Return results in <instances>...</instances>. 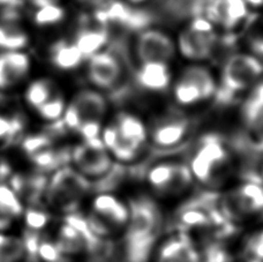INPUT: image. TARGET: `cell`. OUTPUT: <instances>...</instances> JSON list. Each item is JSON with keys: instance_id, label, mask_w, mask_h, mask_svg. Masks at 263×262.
<instances>
[{"instance_id": "obj_21", "label": "cell", "mask_w": 263, "mask_h": 262, "mask_svg": "<svg viewBox=\"0 0 263 262\" xmlns=\"http://www.w3.org/2000/svg\"><path fill=\"white\" fill-rule=\"evenodd\" d=\"M102 141L104 143L107 152L110 153V155L116 158L118 161L123 162H129L133 161L134 158L138 156L139 149L134 148L127 143L125 140L120 137L119 133L117 132L114 124L109 126L102 130Z\"/></svg>"}, {"instance_id": "obj_43", "label": "cell", "mask_w": 263, "mask_h": 262, "mask_svg": "<svg viewBox=\"0 0 263 262\" xmlns=\"http://www.w3.org/2000/svg\"><path fill=\"white\" fill-rule=\"evenodd\" d=\"M84 3H92V4H102L104 3L105 0H82Z\"/></svg>"}, {"instance_id": "obj_3", "label": "cell", "mask_w": 263, "mask_h": 262, "mask_svg": "<svg viewBox=\"0 0 263 262\" xmlns=\"http://www.w3.org/2000/svg\"><path fill=\"white\" fill-rule=\"evenodd\" d=\"M106 111V103L102 95L95 91L80 92L64 112L65 125L83 139L100 137L102 120Z\"/></svg>"}, {"instance_id": "obj_25", "label": "cell", "mask_w": 263, "mask_h": 262, "mask_svg": "<svg viewBox=\"0 0 263 262\" xmlns=\"http://www.w3.org/2000/svg\"><path fill=\"white\" fill-rule=\"evenodd\" d=\"M27 253L25 240L0 232V262H18Z\"/></svg>"}, {"instance_id": "obj_28", "label": "cell", "mask_w": 263, "mask_h": 262, "mask_svg": "<svg viewBox=\"0 0 263 262\" xmlns=\"http://www.w3.org/2000/svg\"><path fill=\"white\" fill-rule=\"evenodd\" d=\"M181 80L193 83L194 86L199 88L202 96L205 98H209L214 95L215 92V82L211 78L210 73L206 69L195 66L187 68L184 76H182Z\"/></svg>"}, {"instance_id": "obj_6", "label": "cell", "mask_w": 263, "mask_h": 262, "mask_svg": "<svg viewBox=\"0 0 263 262\" xmlns=\"http://www.w3.org/2000/svg\"><path fill=\"white\" fill-rule=\"evenodd\" d=\"M262 72L261 64L250 55H232L223 69L222 88L218 92L219 100H229L234 92L251 86Z\"/></svg>"}, {"instance_id": "obj_11", "label": "cell", "mask_w": 263, "mask_h": 262, "mask_svg": "<svg viewBox=\"0 0 263 262\" xmlns=\"http://www.w3.org/2000/svg\"><path fill=\"white\" fill-rule=\"evenodd\" d=\"M23 151L37 170L51 171L60 167V154L45 135H31L23 141Z\"/></svg>"}, {"instance_id": "obj_20", "label": "cell", "mask_w": 263, "mask_h": 262, "mask_svg": "<svg viewBox=\"0 0 263 262\" xmlns=\"http://www.w3.org/2000/svg\"><path fill=\"white\" fill-rule=\"evenodd\" d=\"M136 81L141 87L149 90L161 91L166 89L170 83V74L164 63H144L136 74Z\"/></svg>"}, {"instance_id": "obj_35", "label": "cell", "mask_w": 263, "mask_h": 262, "mask_svg": "<svg viewBox=\"0 0 263 262\" xmlns=\"http://www.w3.org/2000/svg\"><path fill=\"white\" fill-rule=\"evenodd\" d=\"M246 251L252 259L263 262V230L257 231L248 238Z\"/></svg>"}, {"instance_id": "obj_1", "label": "cell", "mask_w": 263, "mask_h": 262, "mask_svg": "<svg viewBox=\"0 0 263 262\" xmlns=\"http://www.w3.org/2000/svg\"><path fill=\"white\" fill-rule=\"evenodd\" d=\"M126 242L129 258L138 262L154 241L159 228L157 205L148 199H136L129 205V218L126 224Z\"/></svg>"}, {"instance_id": "obj_15", "label": "cell", "mask_w": 263, "mask_h": 262, "mask_svg": "<svg viewBox=\"0 0 263 262\" xmlns=\"http://www.w3.org/2000/svg\"><path fill=\"white\" fill-rule=\"evenodd\" d=\"M155 262H200L199 254L186 236H173L159 246Z\"/></svg>"}, {"instance_id": "obj_34", "label": "cell", "mask_w": 263, "mask_h": 262, "mask_svg": "<svg viewBox=\"0 0 263 262\" xmlns=\"http://www.w3.org/2000/svg\"><path fill=\"white\" fill-rule=\"evenodd\" d=\"M64 17V11L63 8L52 5H46L40 8V11L36 13L35 20L39 25H51V23H55L62 20Z\"/></svg>"}, {"instance_id": "obj_12", "label": "cell", "mask_w": 263, "mask_h": 262, "mask_svg": "<svg viewBox=\"0 0 263 262\" xmlns=\"http://www.w3.org/2000/svg\"><path fill=\"white\" fill-rule=\"evenodd\" d=\"M138 53L143 63H164L175 53V46L171 40L162 32L149 30L140 36Z\"/></svg>"}, {"instance_id": "obj_36", "label": "cell", "mask_w": 263, "mask_h": 262, "mask_svg": "<svg viewBox=\"0 0 263 262\" xmlns=\"http://www.w3.org/2000/svg\"><path fill=\"white\" fill-rule=\"evenodd\" d=\"M18 81H21V79L9 67L4 54H0V89L11 88Z\"/></svg>"}, {"instance_id": "obj_38", "label": "cell", "mask_w": 263, "mask_h": 262, "mask_svg": "<svg viewBox=\"0 0 263 262\" xmlns=\"http://www.w3.org/2000/svg\"><path fill=\"white\" fill-rule=\"evenodd\" d=\"M18 121L15 119H9L8 117L0 115V141L9 138L13 132L18 127Z\"/></svg>"}, {"instance_id": "obj_5", "label": "cell", "mask_w": 263, "mask_h": 262, "mask_svg": "<svg viewBox=\"0 0 263 262\" xmlns=\"http://www.w3.org/2000/svg\"><path fill=\"white\" fill-rule=\"evenodd\" d=\"M74 169L86 178L102 177L109 172L112 165V156L107 152L102 139H83L72 152Z\"/></svg>"}, {"instance_id": "obj_14", "label": "cell", "mask_w": 263, "mask_h": 262, "mask_svg": "<svg viewBox=\"0 0 263 262\" xmlns=\"http://www.w3.org/2000/svg\"><path fill=\"white\" fill-rule=\"evenodd\" d=\"M189 130V120L180 116H168L158 120L150 133L158 147H172L181 142Z\"/></svg>"}, {"instance_id": "obj_19", "label": "cell", "mask_w": 263, "mask_h": 262, "mask_svg": "<svg viewBox=\"0 0 263 262\" xmlns=\"http://www.w3.org/2000/svg\"><path fill=\"white\" fill-rule=\"evenodd\" d=\"M114 125L126 142L141 151V147L148 139V130L138 117L130 114H120Z\"/></svg>"}, {"instance_id": "obj_22", "label": "cell", "mask_w": 263, "mask_h": 262, "mask_svg": "<svg viewBox=\"0 0 263 262\" xmlns=\"http://www.w3.org/2000/svg\"><path fill=\"white\" fill-rule=\"evenodd\" d=\"M25 204L9 185L0 184V230L7 228L13 219L20 217Z\"/></svg>"}, {"instance_id": "obj_40", "label": "cell", "mask_w": 263, "mask_h": 262, "mask_svg": "<svg viewBox=\"0 0 263 262\" xmlns=\"http://www.w3.org/2000/svg\"><path fill=\"white\" fill-rule=\"evenodd\" d=\"M23 0H0V4L7 5V7H17L22 5Z\"/></svg>"}, {"instance_id": "obj_45", "label": "cell", "mask_w": 263, "mask_h": 262, "mask_svg": "<svg viewBox=\"0 0 263 262\" xmlns=\"http://www.w3.org/2000/svg\"><path fill=\"white\" fill-rule=\"evenodd\" d=\"M262 175H263V166H262Z\"/></svg>"}, {"instance_id": "obj_17", "label": "cell", "mask_w": 263, "mask_h": 262, "mask_svg": "<svg viewBox=\"0 0 263 262\" xmlns=\"http://www.w3.org/2000/svg\"><path fill=\"white\" fill-rule=\"evenodd\" d=\"M48 179L42 175H16L12 178L11 186L22 203H28L29 207L39 204L45 195Z\"/></svg>"}, {"instance_id": "obj_16", "label": "cell", "mask_w": 263, "mask_h": 262, "mask_svg": "<svg viewBox=\"0 0 263 262\" xmlns=\"http://www.w3.org/2000/svg\"><path fill=\"white\" fill-rule=\"evenodd\" d=\"M243 120L253 141L263 149V83L254 89L243 105Z\"/></svg>"}, {"instance_id": "obj_31", "label": "cell", "mask_w": 263, "mask_h": 262, "mask_svg": "<svg viewBox=\"0 0 263 262\" xmlns=\"http://www.w3.org/2000/svg\"><path fill=\"white\" fill-rule=\"evenodd\" d=\"M247 37L252 49L263 55V17L252 15L247 23Z\"/></svg>"}, {"instance_id": "obj_32", "label": "cell", "mask_w": 263, "mask_h": 262, "mask_svg": "<svg viewBox=\"0 0 263 262\" xmlns=\"http://www.w3.org/2000/svg\"><path fill=\"white\" fill-rule=\"evenodd\" d=\"M225 22L227 28H233L246 16L247 9L243 0H225Z\"/></svg>"}, {"instance_id": "obj_37", "label": "cell", "mask_w": 263, "mask_h": 262, "mask_svg": "<svg viewBox=\"0 0 263 262\" xmlns=\"http://www.w3.org/2000/svg\"><path fill=\"white\" fill-rule=\"evenodd\" d=\"M46 223H48V215H46V213L42 212L36 205L29 208L27 213L28 227L35 229V230H39V229L43 228Z\"/></svg>"}, {"instance_id": "obj_24", "label": "cell", "mask_w": 263, "mask_h": 262, "mask_svg": "<svg viewBox=\"0 0 263 262\" xmlns=\"http://www.w3.org/2000/svg\"><path fill=\"white\" fill-rule=\"evenodd\" d=\"M107 40H109V35H107V31L105 29H84L79 32L77 46L84 57H91L106 43Z\"/></svg>"}, {"instance_id": "obj_42", "label": "cell", "mask_w": 263, "mask_h": 262, "mask_svg": "<svg viewBox=\"0 0 263 262\" xmlns=\"http://www.w3.org/2000/svg\"><path fill=\"white\" fill-rule=\"evenodd\" d=\"M246 2L253 5V6H261V5H263V0H246Z\"/></svg>"}, {"instance_id": "obj_7", "label": "cell", "mask_w": 263, "mask_h": 262, "mask_svg": "<svg viewBox=\"0 0 263 262\" xmlns=\"http://www.w3.org/2000/svg\"><path fill=\"white\" fill-rule=\"evenodd\" d=\"M129 218V207L112 194H101L91 203V219L89 221L93 233H102L126 227Z\"/></svg>"}, {"instance_id": "obj_26", "label": "cell", "mask_w": 263, "mask_h": 262, "mask_svg": "<svg viewBox=\"0 0 263 262\" xmlns=\"http://www.w3.org/2000/svg\"><path fill=\"white\" fill-rule=\"evenodd\" d=\"M82 53L77 45L66 44L60 42L52 50V62L55 66L62 69H70L77 67L81 63Z\"/></svg>"}, {"instance_id": "obj_23", "label": "cell", "mask_w": 263, "mask_h": 262, "mask_svg": "<svg viewBox=\"0 0 263 262\" xmlns=\"http://www.w3.org/2000/svg\"><path fill=\"white\" fill-rule=\"evenodd\" d=\"M205 0H165L163 11L172 18L201 16L204 11Z\"/></svg>"}, {"instance_id": "obj_41", "label": "cell", "mask_w": 263, "mask_h": 262, "mask_svg": "<svg viewBox=\"0 0 263 262\" xmlns=\"http://www.w3.org/2000/svg\"><path fill=\"white\" fill-rule=\"evenodd\" d=\"M32 3L37 5L39 7L46 6V5H52L55 3V0H31Z\"/></svg>"}, {"instance_id": "obj_18", "label": "cell", "mask_w": 263, "mask_h": 262, "mask_svg": "<svg viewBox=\"0 0 263 262\" xmlns=\"http://www.w3.org/2000/svg\"><path fill=\"white\" fill-rule=\"evenodd\" d=\"M180 50L184 55L192 59H203L213 52L216 36L213 31L201 32L190 29L180 36Z\"/></svg>"}, {"instance_id": "obj_8", "label": "cell", "mask_w": 263, "mask_h": 262, "mask_svg": "<svg viewBox=\"0 0 263 262\" xmlns=\"http://www.w3.org/2000/svg\"><path fill=\"white\" fill-rule=\"evenodd\" d=\"M190 166L176 162H163L148 174L150 187L161 194H176L187 189L192 181Z\"/></svg>"}, {"instance_id": "obj_30", "label": "cell", "mask_w": 263, "mask_h": 262, "mask_svg": "<svg viewBox=\"0 0 263 262\" xmlns=\"http://www.w3.org/2000/svg\"><path fill=\"white\" fill-rule=\"evenodd\" d=\"M175 96L177 102L182 105H191L204 100L199 88L194 86L193 83L184 80H180V82L177 85Z\"/></svg>"}, {"instance_id": "obj_33", "label": "cell", "mask_w": 263, "mask_h": 262, "mask_svg": "<svg viewBox=\"0 0 263 262\" xmlns=\"http://www.w3.org/2000/svg\"><path fill=\"white\" fill-rule=\"evenodd\" d=\"M65 109L66 106L63 98L60 96H54L49 103H46L45 105L42 106L41 109L37 111V114L45 120L54 121L60 119V117L64 115Z\"/></svg>"}, {"instance_id": "obj_13", "label": "cell", "mask_w": 263, "mask_h": 262, "mask_svg": "<svg viewBox=\"0 0 263 262\" xmlns=\"http://www.w3.org/2000/svg\"><path fill=\"white\" fill-rule=\"evenodd\" d=\"M121 71V63L110 52L93 54L90 57L89 78L98 87H114L119 81Z\"/></svg>"}, {"instance_id": "obj_4", "label": "cell", "mask_w": 263, "mask_h": 262, "mask_svg": "<svg viewBox=\"0 0 263 262\" xmlns=\"http://www.w3.org/2000/svg\"><path fill=\"white\" fill-rule=\"evenodd\" d=\"M87 178L70 166H60L48 180L45 195L49 207L60 213H73L88 192Z\"/></svg>"}, {"instance_id": "obj_2", "label": "cell", "mask_w": 263, "mask_h": 262, "mask_svg": "<svg viewBox=\"0 0 263 262\" xmlns=\"http://www.w3.org/2000/svg\"><path fill=\"white\" fill-rule=\"evenodd\" d=\"M232 158L225 144L217 138H206L197 146L191 160L192 176L201 184H223L231 171Z\"/></svg>"}, {"instance_id": "obj_9", "label": "cell", "mask_w": 263, "mask_h": 262, "mask_svg": "<svg viewBox=\"0 0 263 262\" xmlns=\"http://www.w3.org/2000/svg\"><path fill=\"white\" fill-rule=\"evenodd\" d=\"M93 235L88 223L70 215L59 229L55 245L64 255L80 254L92 246Z\"/></svg>"}, {"instance_id": "obj_44", "label": "cell", "mask_w": 263, "mask_h": 262, "mask_svg": "<svg viewBox=\"0 0 263 262\" xmlns=\"http://www.w3.org/2000/svg\"><path fill=\"white\" fill-rule=\"evenodd\" d=\"M130 2H134V3H136V2H141V0H130Z\"/></svg>"}, {"instance_id": "obj_39", "label": "cell", "mask_w": 263, "mask_h": 262, "mask_svg": "<svg viewBox=\"0 0 263 262\" xmlns=\"http://www.w3.org/2000/svg\"><path fill=\"white\" fill-rule=\"evenodd\" d=\"M191 29H193L195 31H201V32H210L213 28H211L209 21H206L205 18L201 16H197L194 18L193 23H192Z\"/></svg>"}, {"instance_id": "obj_10", "label": "cell", "mask_w": 263, "mask_h": 262, "mask_svg": "<svg viewBox=\"0 0 263 262\" xmlns=\"http://www.w3.org/2000/svg\"><path fill=\"white\" fill-rule=\"evenodd\" d=\"M225 209L234 217H248L263 212V187L243 184L230 192L225 199Z\"/></svg>"}, {"instance_id": "obj_29", "label": "cell", "mask_w": 263, "mask_h": 262, "mask_svg": "<svg viewBox=\"0 0 263 262\" xmlns=\"http://www.w3.org/2000/svg\"><path fill=\"white\" fill-rule=\"evenodd\" d=\"M54 97L52 86L49 81H36L31 83L26 92L28 104L39 111L42 106L49 103Z\"/></svg>"}, {"instance_id": "obj_27", "label": "cell", "mask_w": 263, "mask_h": 262, "mask_svg": "<svg viewBox=\"0 0 263 262\" xmlns=\"http://www.w3.org/2000/svg\"><path fill=\"white\" fill-rule=\"evenodd\" d=\"M27 42L26 32L15 23L4 22L0 26V48L15 51L26 46Z\"/></svg>"}]
</instances>
